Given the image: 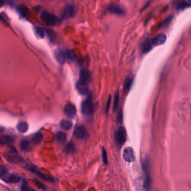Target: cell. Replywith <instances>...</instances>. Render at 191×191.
<instances>
[{
    "label": "cell",
    "mask_w": 191,
    "mask_h": 191,
    "mask_svg": "<svg viewBox=\"0 0 191 191\" xmlns=\"http://www.w3.org/2000/svg\"><path fill=\"white\" fill-rule=\"evenodd\" d=\"M90 78V73L86 69L81 71L80 79L77 84V89L81 94H86L87 93V83Z\"/></svg>",
    "instance_id": "1"
},
{
    "label": "cell",
    "mask_w": 191,
    "mask_h": 191,
    "mask_svg": "<svg viewBox=\"0 0 191 191\" xmlns=\"http://www.w3.org/2000/svg\"><path fill=\"white\" fill-rule=\"evenodd\" d=\"M0 179L7 183H17L21 180L19 175L11 174L4 169L0 170Z\"/></svg>",
    "instance_id": "2"
},
{
    "label": "cell",
    "mask_w": 191,
    "mask_h": 191,
    "mask_svg": "<svg viewBox=\"0 0 191 191\" xmlns=\"http://www.w3.org/2000/svg\"><path fill=\"white\" fill-rule=\"evenodd\" d=\"M40 18L42 22L48 26H54L59 22V19L56 16L47 11L42 13Z\"/></svg>",
    "instance_id": "3"
},
{
    "label": "cell",
    "mask_w": 191,
    "mask_h": 191,
    "mask_svg": "<svg viewBox=\"0 0 191 191\" xmlns=\"http://www.w3.org/2000/svg\"><path fill=\"white\" fill-rule=\"evenodd\" d=\"M116 142L117 146L120 148L125 143L127 138L126 131L124 127H120L116 133Z\"/></svg>",
    "instance_id": "4"
},
{
    "label": "cell",
    "mask_w": 191,
    "mask_h": 191,
    "mask_svg": "<svg viewBox=\"0 0 191 191\" xmlns=\"http://www.w3.org/2000/svg\"><path fill=\"white\" fill-rule=\"evenodd\" d=\"M24 168L26 169L28 171L32 173V174H34L35 175L37 176L38 177L42 179V180H46V181H48V182H54V181L53 178L44 174L42 172H40L39 170L37 169V168H35L34 166H32V165H27Z\"/></svg>",
    "instance_id": "5"
},
{
    "label": "cell",
    "mask_w": 191,
    "mask_h": 191,
    "mask_svg": "<svg viewBox=\"0 0 191 191\" xmlns=\"http://www.w3.org/2000/svg\"><path fill=\"white\" fill-rule=\"evenodd\" d=\"M93 112V104L90 98L85 100L81 105V112L85 116H90Z\"/></svg>",
    "instance_id": "6"
},
{
    "label": "cell",
    "mask_w": 191,
    "mask_h": 191,
    "mask_svg": "<svg viewBox=\"0 0 191 191\" xmlns=\"http://www.w3.org/2000/svg\"><path fill=\"white\" fill-rule=\"evenodd\" d=\"M4 156L6 160L11 163H19L24 162V159L19 155L16 150H11L10 152L5 153Z\"/></svg>",
    "instance_id": "7"
},
{
    "label": "cell",
    "mask_w": 191,
    "mask_h": 191,
    "mask_svg": "<svg viewBox=\"0 0 191 191\" xmlns=\"http://www.w3.org/2000/svg\"><path fill=\"white\" fill-rule=\"evenodd\" d=\"M122 157L125 161L131 163L135 161V155L133 148L131 147H127L124 148L122 153Z\"/></svg>",
    "instance_id": "8"
},
{
    "label": "cell",
    "mask_w": 191,
    "mask_h": 191,
    "mask_svg": "<svg viewBox=\"0 0 191 191\" xmlns=\"http://www.w3.org/2000/svg\"><path fill=\"white\" fill-rule=\"evenodd\" d=\"M55 57L60 64L63 65L66 59L69 58V52L64 51L62 49H57L55 52Z\"/></svg>",
    "instance_id": "9"
},
{
    "label": "cell",
    "mask_w": 191,
    "mask_h": 191,
    "mask_svg": "<svg viewBox=\"0 0 191 191\" xmlns=\"http://www.w3.org/2000/svg\"><path fill=\"white\" fill-rule=\"evenodd\" d=\"M64 113L67 118L72 119L76 115L77 110L74 105L72 104H68L64 108Z\"/></svg>",
    "instance_id": "10"
},
{
    "label": "cell",
    "mask_w": 191,
    "mask_h": 191,
    "mask_svg": "<svg viewBox=\"0 0 191 191\" xmlns=\"http://www.w3.org/2000/svg\"><path fill=\"white\" fill-rule=\"evenodd\" d=\"M74 135L78 139H83L87 136V132L85 127L83 125L80 124L75 127Z\"/></svg>",
    "instance_id": "11"
},
{
    "label": "cell",
    "mask_w": 191,
    "mask_h": 191,
    "mask_svg": "<svg viewBox=\"0 0 191 191\" xmlns=\"http://www.w3.org/2000/svg\"><path fill=\"white\" fill-rule=\"evenodd\" d=\"M75 13V8L73 6L69 5L64 8L61 12V18L63 19H69L72 18Z\"/></svg>",
    "instance_id": "12"
},
{
    "label": "cell",
    "mask_w": 191,
    "mask_h": 191,
    "mask_svg": "<svg viewBox=\"0 0 191 191\" xmlns=\"http://www.w3.org/2000/svg\"><path fill=\"white\" fill-rule=\"evenodd\" d=\"M107 10L110 13H111L112 14H115L117 15H122L125 13L124 10L121 6L115 3L110 5Z\"/></svg>",
    "instance_id": "13"
},
{
    "label": "cell",
    "mask_w": 191,
    "mask_h": 191,
    "mask_svg": "<svg viewBox=\"0 0 191 191\" xmlns=\"http://www.w3.org/2000/svg\"><path fill=\"white\" fill-rule=\"evenodd\" d=\"M167 39V36L164 34H159L151 39L153 46H159L165 43Z\"/></svg>",
    "instance_id": "14"
},
{
    "label": "cell",
    "mask_w": 191,
    "mask_h": 191,
    "mask_svg": "<svg viewBox=\"0 0 191 191\" xmlns=\"http://www.w3.org/2000/svg\"><path fill=\"white\" fill-rule=\"evenodd\" d=\"M16 128L18 130L19 132L22 133H24L28 131L29 125L26 122H19L16 126Z\"/></svg>",
    "instance_id": "15"
},
{
    "label": "cell",
    "mask_w": 191,
    "mask_h": 191,
    "mask_svg": "<svg viewBox=\"0 0 191 191\" xmlns=\"http://www.w3.org/2000/svg\"><path fill=\"white\" fill-rule=\"evenodd\" d=\"M42 138H43V135L42 133L40 132H37L32 137V143L34 145H38L41 143Z\"/></svg>",
    "instance_id": "16"
},
{
    "label": "cell",
    "mask_w": 191,
    "mask_h": 191,
    "mask_svg": "<svg viewBox=\"0 0 191 191\" xmlns=\"http://www.w3.org/2000/svg\"><path fill=\"white\" fill-rule=\"evenodd\" d=\"M61 128L64 129L66 130H69L71 129L72 126H73V123L71 121H70L69 119H63L61 120Z\"/></svg>",
    "instance_id": "17"
},
{
    "label": "cell",
    "mask_w": 191,
    "mask_h": 191,
    "mask_svg": "<svg viewBox=\"0 0 191 191\" xmlns=\"http://www.w3.org/2000/svg\"><path fill=\"white\" fill-rule=\"evenodd\" d=\"M76 150L75 146L73 143H69L66 144L64 148V151L67 154H73Z\"/></svg>",
    "instance_id": "18"
},
{
    "label": "cell",
    "mask_w": 191,
    "mask_h": 191,
    "mask_svg": "<svg viewBox=\"0 0 191 191\" xmlns=\"http://www.w3.org/2000/svg\"><path fill=\"white\" fill-rule=\"evenodd\" d=\"M153 43L151 42V39L147 40V41L144 43L143 48V51L144 53H146L151 50L152 47H153Z\"/></svg>",
    "instance_id": "19"
},
{
    "label": "cell",
    "mask_w": 191,
    "mask_h": 191,
    "mask_svg": "<svg viewBox=\"0 0 191 191\" xmlns=\"http://www.w3.org/2000/svg\"><path fill=\"white\" fill-rule=\"evenodd\" d=\"M56 137L57 140L60 143H63L66 141V134L64 132H61V131L57 132L56 134Z\"/></svg>",
    "instance_id": "20"
},
{
    "label": "cell",
    "mask_w": 191,
    "mask_h": 191,
    "mask_svg": "<svg viewBox=\"0 0 191 191\" xmlns=\"http://www.w3.org/2000/svg\"><path fill=\"white\" fill-rule=\"evenodd\" d=\"M17 11L21 16L26 17L28 13V8L25 6H20L17 8Z\"/></svg>",
    "instance_id": "21"
},
{
    "label": "cell",
    "mask_w": 191,
    "mask_h": 191,
    "mask_svg": "<svg viewBox=\"0 0 191 191\" xmlns=\"http://www.w3.org/2000/svg\"><path fill=\"white\" fill-rule=\"evenodd\" d=\"M21 191H36L30 186L25 179H23L21 186Z\"/></svg>",
    "instance_id": "22"
},
{
    "label": "cell",
    "mask_w": 191,
    "mask_h": 191,
    "mask_svg": "<svg viewBox=\"0 0 191 191\" xmlns=\"http://www.w3.org/2000/svg\"><path fill=\"white\" fill-rule=\"evenodd\" d=\"M20 146L21 150L24 151H27L29 150L30 143L27 139H23L21 141Z\"/></svg>",
    "instance_id": "23"
},
{
    "label": "cell",
    "mask_w": 191,
    "mask_h": 191,
    "mask_svg": "<svg viewBox=\"0 0 191 191\" xmlns=\"http://www.w3.org/2000/svg\"><path fill=\"white\" fill-rule=\"evenodd\" d=\"M191 6V1H180L178 3L177 5V8L178 9H182V8H189Z\"/></svg>",
    "instance_id": "24"
},
{
    "label": "cell",
    "mask_w": 191,
    "mask_h": 191,
    "mask_svg": "<svg viewBox=\"0 0 191 191\" xmlns=\"http://www.w3.org/2000/svg\"><path fill=\"white\" fill-rule=\"evenodd\" d=\"M1 140L2 141L3 143H5V144H11L13 143L14 141L13 137L9 136V135L3 136Z\"/></svg>",
    "instance_id": "25"
},
{
    "label": "cell",
    "mask_w": 191,
    "mask_h": 191,
    "mask_svg": "<svg viewBox=\"0 0 191 191\" xmlns=\"http://www.w3.org/2000/svg\"><path fill=\"white\" fill-rule=\"evenodd\" d=\"M119 102V91H117L116 94L115 95L114 100V105H113V110L115 111L116 110L118 104Z\"/></svg>",
    "instance_id": "26"
},
{
    "label": "cell",
    "mask_w": 191,
    "mask_h": 191,
    "mask_svg": "<svg viewBox=\"0 0 191 191\" xmlns=\"http://www.w3.org/2000/svg\"><path fill=\"white\" fill-rule=\"evenodd\" d=\"M35 32L39 37H40V38H44L45 36V30L42 28H35Z\"/></svg>",
    "instance_id": "27"
},
{
    "label": "cell",
    "mask_w": 191,
    "mask_h": 191,
    "mask_svg": "<svg viewBox=\"0 0 191 191\" xmlns=\"http://www.w3.org/2000/svg\"><path fill=\"white\" fill-rule=\"evenodd\" d=\"M131 82L132 80L131 78H127L125 80V83H124V89L126 91H129L130 88H131Z\"/></svg>",
    "instance_id": "28"
},
{
    "label": "cell",
    "mask_w": 191,
    "mask_h": 191,
    "mask_svg": "<svg viewBox=\"0 0 191 191\" xmlns=\"http://www.w3.org/2000/svg\"><path fill=\"white\" fill-rule=\"evenodd\" d=\"M102 160L104 162V164L105 165H107L108 164L107 155L106 150L104 148H102Z\"/></svg>",
    "instance_id": "29"
},
{
    "label": "cell",
    "mask_w": 191,
    "mask_h": 191,
    "mask_svg": "<svg viewBox=\"0 0 191 191\" xmlns=\"http://www.w3.org/2000/svg\"><path fill=\"white\" fill-rule=\"evenodd\" d=\"M34 180L35 183L37 184V185L41 189H42L43 191H45V190H46V188H45V186H44L42 183H41L40 182H39V181L37 180V179H34Z\"/></svg>",
    "instance_id": "30"
},
{
    "label": "cell",
    "mask_w": 191,
    "mask_h": 191,
    "mask_svg": "<svg viewBox=\"0 0 191 191\" xmlns=\"http://www.w3.org/2000/svg\"><path fill=\"white\" fill-rule=\"evenodd\" d=\"M7 16L6 15L5 13L3 14V13H2V14L0 15V19H2L3 20V22H6V23H8V17L7 16V17H6L5 16Z\"/></svg>",
    "instance_id": "31"
},
{
    "label": "cell",
    "mask_w": 191,
    "mask_h": 191,
    "mask_svg": "<svg viewBox=\"0 0 191 191\" xmlns=\"http://www.w3.org/2000/svg\"><path fill=\"white\" fill-rule=\"evenodd\" d=\"M172 20V16L171 17H168L167 19H165L163 22H162V25H166L169 24V23L171 22V20Z\"/></svg>",
    "instance_id": "32"
},
{
    "label": "cell",
    "mask_w": 191,
    "mask_h": 191,
    "mask_svg": "<svg viewBox=\"0 0 191 191\" xmlns=\"http://www.w3.org/2000/svg\"><path fill=\"white\" fill-rule=\"evenodd\" d=\"M117 122H119V123H122V111L121 110H120V111L119 113L118 114V115H117Z\"/></svg>",
    "instance_id": "33"
},
{
    "label": "cell",
    "mask_w": 191,
    "mask_h": 191,
    "mask_svg": "<svg viewBox=\"0 0 191 191\" xmlns=\"http://www.w3.org/2000/svg\"><path fill=\"white\" fill-rule=\"evenodd\" d=\"M111 95H110V97H109V99L107 100V104H106V113H107V112H108V110H109V107H110V103H111Z\"/></svg>",
    "instance_id": "34"
},
{
    "label": "cell",
    "mask_w": 191,
    "mask_h": 191,
    "mask_svg": "<svg viewBox=\"0 0 191 191\" xmlns=\"http://www.w3.org/2000/svg\"><path fill=\"white\" fill-rule=\"evenodd\" d=\"M4 130H5V128H4L3 127L0 126V133H1V132H2Z\"/></svg>",
    "instance_id": "35"
},
{
    "label": "cell",
    "mask_w": 191,
    "mask_h": 191,
    "mask_svg": "<svg viewBox=\"0 0 191 191\" xmlns=\"http://www.w3.org/2000/svg\"><path fill=\"white\" fill-rule=\"evenodd\" d=\"M4 1H0V8H1V7H2L4 5Z\"/></svg>",
    "instance_id": "36"
},
{
    "label": "cell",
    "mask_w": 191,
    "mask_h": 191,
    "mask_svg": "<svg viewBox=\"0 0 191 191\" xmlns=\"http://www.w3.org/2000/svg\"><path fill=\"white\" fill-rule=\"evenodd\" d=\"M0 144H3V143L1 139H0Z\"/></svg>",
    "instance_id": "37"
}]
</instances>
